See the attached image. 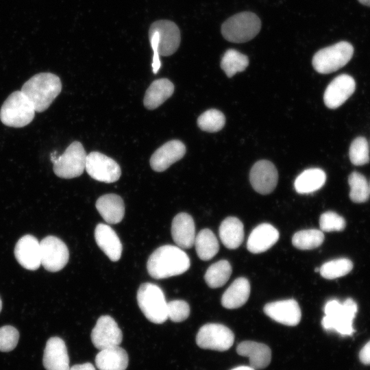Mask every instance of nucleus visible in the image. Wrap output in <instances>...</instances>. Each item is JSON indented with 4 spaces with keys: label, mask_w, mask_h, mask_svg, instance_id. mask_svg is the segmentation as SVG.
<instances>
[{
    "label": "nucleus",
    "mask_w": 370,
    "mask_h": 370,
    "mask_svg": "<svg viewBox=\"0 0 370 370\" xmlns=\"http://www.w3.org/2000/svg\"><path fill=\"white\" fill-rule=\"evenodd\" d=\"M357 304L352 298L343 304L336 299L329 300L325 305V316L321 325L326 331H335L340 335L351 336L354 332L353 320L357 312Z\"/></svg>",
    "instance_id": "obj_4"
},
{
    "label": "nucleus",
    "mask_w": 370,
    "mask_h": 370,
    "mask_svg": "<svg viewBox=\"0 0 370 370\" xmlns=\"http://www.w3.org/2000/svg\"><path fill=\"white\" fill-rule=\"evenodd\" d=\"M186 153L184 144L179 140H171L155 151L150 158L151 169L162 172L172 164L182 159Z\"/></svg>",
    "instance_id": "obj_17"
},
{
    "label": "nucleus",
    "mask_w": 370,
    "mask_h": 370,
    "mask_svg": "<svg viewBox=\"0 0 370 370\" xmlns=\"http://www.w3.org/2000/svg\"><path fill=\"white\" fill-rule=\"evenodd\" d=\"M35 109L21 90L12 92L0 109V120L5 125L23 127L34 119Z\"/></svg>",
    "instance_id": "obj_5"
},
{
    "label": "nucleus",
    "mask_w": 370,
    "mask_h": 370,
    "mask_svg": "<svg viewBox=\"0 0 370 370\" xmlns=\"http://www.w3.org/2000/svg\"><path fill=\"white\" fill-rule=\"evenodd\" d=\"M194 245L197 256L202 260L212 259L219 249L218 240L210 229L201 230L196 235Z\"/></svg>",
    "instance_id": "obj_30"
},
{
    "label": "nucleus",
    "mask_w": 370,
    "mask_h": 370,
    "mask_svg": "<svg viewBox=\"0 0 370 370\" xmlns=\"http://www.w3.org/2000/svg\"><path fill=\"white\" fill-rule=\"evenodd\" d=\"M279 232L269 223H261L250 233L247 243V249L254 254L264 252L279 239Z\"/></svg>",
    "instance_id": "obj_21"
},
{
    "label": "nucleus",
    "mask_w": 370,
    "mask_h": 370,
    "mask_svg": "<svg viewBox=\"0 0 370 370\" xmlns=\"http://www.w3.org/2000/svg\"><path fill=\"white\" fill-rule=\"evenodd\" d=\"M128 361L126 351L119 345L101 349L95 359L99 370H125Z\"/></svg>",
    "instance_id": "obj_25"
},
{
    "label": "nucleus",
    "mask_w": 370,
    "mask_h": 370,
    "mask_svg": "<svg viewBox=\"0 0 370 370\" xmlns=\"http://www.w3.org/2000/svg\"><path fill=\"white\" fill-rule=\"evenodd\" d=\"M95 206L102 218L110 224L119 223L125 214L123 200L116 194L110 193L101 196L97 199Z\"/></svg>",
    "instance_id": "obj_24"
},
{
    "label": "nucleus",
    "mask_w": 370,
    "mask_h": 370,
    "mask_svg": "<svg viewBox=\"0 0 370 370\" xmlns=\"http://www.w3.org/2000/svg\"><path fill=\"white\" fill-rule=\"evenodd\" d=\"M261 21L251 12H243L227 18L221 26V34L230 42L241 43L254 38L260 32Z\"/></svg>",
    "instance_id": "obj_8"
},
{
    "label": "nucleus",
    "mask_w": 370,
    "mask_h": 370,
    "mask_svg": "<svg viewBox=\"0 0 370 370\" xmlns=\"http://www.w3.org/2000/svg\"><path fill=\"white\" fill-rule=\"evenodd\" d=\"M190 265L188 256L180 247L165 245L150 255L147 269L153 278L164 279L184 273Z\"/></svg>",
    "instance_id": "obj_1"
},
{
    "label": "nucleus",
    "mask_w": 370,
    "mask_h": 370,
    "mask_svg": "<svg viewBox=\"0 0 370 370\" xmlns=\"http://www.w3.org/2000/svg\"><path fill=\"white\" fill-rule=\"evenodd\" d=\"M69 370H96L95 367L90 362L75 365L70 367Z\"/></svg>",
    "instance_id": "obj_42"
},
{
    "label": "nucleus",
    "mask_w": 370,
    "mask_h": 370,
    "mask_svg": "<svg viewBox=\"0 0 370 370\" xmlns=\"http://www.w3.org/2000/svg\"><path fill=\"white\" fill-rule=\"evenodd\" d=\"M350 186L349 198L355 203H363L369 197V186L365 177L361 173L354 171L348 178Z\"/></svg>",
    "instance_id": "obj_34"
},
{
    "label": "nucleus",
    "mask_w": 370,
    "mask_h": 370,
    "mask_svg": "<svg viewBox=\"0 0 370 370\" xmlns=\"http://www.w3.org/2000/svg\"><path fill=\"white\" fill-rule=\"evenodd\" d=\"M236 352L240 356L247 357L250 367L255 370L266 368L271 360V349L264 343L243 341L238 345Z\"/></svg>",
    "instance_id": "obj_23"
},
{
    "label": "nucleus",
    "mask_w": 370,
    "mask_h": 370,
    "mask_svg": "<svg viewBox=\"0 0 370 370\" xmlns=\"http://www.w3.org/2000/svg\"><path fill=\"white\" fill-rule=\"evenodd\" d=\"M353 54L354 47L352 44L341 41L319 50L314 55L312 64L317 72L328 74L347 64Z\"/></svg>",
    "instance_id": "obj_9"
},
{
    "label": "nucleus",
    "mask_w": 370,
    "mask_h": 370,
    "mask_svg": "<svg viewBox=\"0 0 370 370\" xmlns=\"http://www.w3.org/2000/svg\"><path fill=\"white\" fill-rule=\"evenodd\" d=\"M40 262L50 272H57L67 264L69 251L66 244L59 238L47 236L40 242Z\"/></svg>",
    "instance_id": "obj_11"
},
{
    "label": "nucleus",
    "mask_w": 370,
    "mask_h": 370,
    "mask_svg": "<svg viewBox=\"0 0 370 370\" xmlns=\"http://www.w3.org/2000/svg\"><path fill=\"white\" fill-rule=\"evenodd\" d=\"M1 308H2V301H1V299H0V312L1 310Z\"/></svg>",
    "instance_id": "obj_45"
},
{
    "label": "nucleus",
    "mask_w": 370,
    "mask_h": 370,
    "mask_svg": "<svg viewBox=\"0 0 370 370\" xmlns=\"http://www.w3.org/2000/svg\"><path fill=\"white\" fill-rule=\"evenodd\" d=\"M231 370H255V369L251 368L250 366H239Z\"/></svg>",
    "instance_id": "obj_43"
},
{
    "label": "nucleus",
    "mask_w": 370,
    "mask_h": 370,
    "mask_svg": "<svg viewBox=\"0 0 370 370\" xmlns=\"http://www.w3.org/2000/svg\"><path fill=\"white\" fill-rule=\"evenodd\" d=\"M86 152L79 141H74L64 152L58 156L55 151L51 154L54 173L60 178L71 179L80 176L86 167Z\"/></svg>",
    "instance_id": "obj_7"
},
{
    "label": "nucleus",
    "mask_w": 370,
    "mask_h": 370,
    "mask_svg": "<svg viewBox=\"0 0 370 370\" xmlns=\"http://www.w3.org/2000/svg\"><path fill=\"white\" fill-rule=\"evenodd\" d=\"M326 175L319 168L304 170L295 179L294 186L299 194H308L320 189L325 184Z\"/></svg>",
    "instance_id": "obj_29"
},
{
    "label": "nucleus",
    "mask_w": 370,
    "mask_h": 370,
    "mask_svg": "<svg viewBox=\"0 0 370 370\" xmlns=\"http://www.w3.org/2000/svg\"><path fill=\"white\" fill-rule=\"evenodd\" d=\"M19 332L12 325H4L0 328V351L8 352L17 345Z\"/></svg>",
    "instance_id": "obj_40"
},
{
    "label": "nucleus",
    "mask_w": 370,
    "mask_h": 370,
    "mask_svg": "<svg viewBox=\"0 0 370 370\" xmlns=\"http://www.w3.org/2000/svg\"><path fill=\"white\" fill-rule=\"evenodd\" d=\"M263 310L271 319L285 325L295 326L301 321V309L297 301L293 299L268 303Z\"/></svg>",
    "instance_id": "obj_16"
},
{
    "label": "nucleus",
    "mask_w": 370,
    "mask_h": 370,
    "mask_svg": "<svg viewBox=\"0 0 370 370\" xmlns=\"http://www.w3.org/2000/svg\"><path fill=\"white\" fill-rule=\"evenodd\" d=\"M190 314L188 304L181 299H175L167 302L168 318L175 323L186 320Z\"/></svg>",
    "instance_id": "obj_39"
},
{
    "label": "nucleus",
    "mask_w": 370,
    "mask_h": 370,
    "mask_svg": "<svg viewBox=\"0 0 370 370\" xmlns=\"http://www.w3.org/2000/svg\"><path fill=\"white\" fill-rule=\"evenodd\" d=\"M324 241V234L317 229L303 230L296 232L292 238V244L299 249L309 250L319 247Z\"/></svg>",
    "instance_id": "obj_33"
},
{
    "label": "nucleus",
    "mask_w": 370,
    "mask_h": 370,
    "mask_svg": "<svg viewBox=\"0 0 370 370\" xmlns=\"http://www.w3.org/2000/svg\"><path fill=\"white\" fill-rule=\"evenodd\" d=\"M136 297L140 309L149 321L161 324L168 319L167 302L158 286L150 282L142 284Z\"/></svg>",
    "instance_id": "obj_6"
},
{
    "label": "nucleus",
    "mask_w": 370,
    "mask_h": 370,
    "mask_svg": "<svg viewBox=\"0 0 370 370\" xmlns=\"http://www.w3.org/2000/svg\"><path fill=\"white\" fill-rule=\"evenodd\" d=\"M232 273V267L226 260L211 264L207 269L204 279L208 286L216 288L223 286Z\"/></svg>",
    "instance_id": "obj_31"
},
{
    "label": "nucleus",
    "mask_w": 370,
    "mask_h": 370,
    "mask_svg": "<svg viewBox=\"0 0 370 370\" xmlns=\"http://www.w3.org/2000/svg\"><path fill=\"white\" fill-rule=\"evenodd\" d=\"M349 159L356 166L364 165L369 162V150L365 138L359 136L355 138L349 147Z\"/></svg>",
    "instance_id": "obj_37"
},
{
    "label": "nucleus",
    "mask_w": 370,
    "mask_h": 370,
    "mask_svg": "<svg viewBox=\"0 0 370 370\" xmlns=\"http://www.w3.org/2000/svg\"><path fill=\"white\" fill-rule=\"evenodd\" d=\"M171 235L173 241L179 247H192L196 236L193 217L186 212L175 215L171 223Z\"/></svg>",
    "instance_id": "obj_20"
},
{
    "label": "nucleus",
    "mask_w": 370,
    "mask_h": 370,
    "mask_svg": "<svg viewBox=\"0 0 370 370\" xmlns=\"http://www.w3.org/2000/svg\"><path fill=\"white\" fill-rule=\"evenodd\" d=\"M42 364L46 370H69V357L64 341L60 337L48 339L44 350Z\"/></svg>",
    "instance_id": "obj_19"
},
{
    "label": "nucleus",
    "mask_w": 370,
    "mask_h": 370,
    "mask_svg": "<svg viewBox=\"0 0 370 370\" xmlns=\"http://www.w3.org/2000/svg\"><path fill=\"white\" fill-rule=\"evenodd\" d=\"M174 85L166 78L153 81L147 89L143 103L146 108L153 110L162 105L173 93Z\"/></svg>",
    "instance_id": "obj_26"
},
{
    "label": "nucleus",
    "mask_w": 370,
    "mask_h": 370,
    "mask_svg": "<svg viewBox=\"0 0 370 370\" xmlns=\"http://www.w3.org/2000/svg\"><path fill=\"white\" fill-rule=\"evenodd\" d=\"M249 180L256 192L262 195L269 194L275 188L278 184L277 169L270 161L259 160L251 169Z\"/></svg>",
    "instance_id": "obj_14"
},
{
    "label": "nucleus",
    "mask_w": 370,
    "mask_h": 370,
    "mask_svg": "<svg viewBox=\"0 0 370 370\" xmlns=\"http://www.w3.org/2000/svg\"><path fill=\"white\" fill-rule=\"evenodd\" d=\"M360 361L365 365H370V341H369L359 352Z\"/></svg>",
    "instance_id": "obj_41"
},
{
    "label": "nucleus",
    "mask_w": 370,
    "mask_h": 370,
    "mask_svg": "<svg viewBox=\"0 0 370 370\" xmlns=\"http://www.w3.org/2000/svg\"><path fill=\"white\" fill-rule=\"evenodd\" d=\"M222 243L228 249L238 248L244 239L243 223L235 217H229L221 223L219 230Z\"/></svg>",
    "instance_id": "obj_28"
},
{
    "label": "nucleus",
    "mask_w": 370,
    "mask_h": 370,
    "mask_svg": "<svg viewBox=\"0 0 370 370\" xmlns=\"http://www.w3.org/2000/svg\"><path fill=\"white\" fill-rule=\"evenodd\" d=\"M356 88L354 79L349 75L341 74L336 77L327 86L323 101L330 109L341 106L354 93Z\"/></svg>",
    "instance_id": "obj_15"
},
{
    "label": "nucleus",
    "mask_w": 370,
    "mask_h": 370,
    "mask_svg": "<svg viewBox=\"0 0 370 370\" xmlns=\"http://www.w3.org/2000/svg\"><path fill=\"white\" fill-rule=\"evenodd\" d=\"M250 294V284L247 279H236L223 294L222 306L228 309L238 308L247 301Z\"/></svg>",
    "instance_id": "obj_27"
},
{
    "label": "nucleus",
    "mask_w": 370,
    "mask_h": 370,
    "mask_svg": "<svg viewBox=\"0 0 370 370\" xmlns=\"http://www.w3.org/2000/svg\"><path fill=\"white\" fill-rule=\"evenodd\" d=\"M353 268L352 262L347 258H338L325 262L320 268L321 275L328 280L347 275Z\"/></svg>",
    "instance_id": "obj_35"
},
{
    "label": "nucleus",
    "mask_w": 370,
    "mask_h": 370,
    "mask_svg": "<svg viewBox=\"0 0 370 370\" xmlns=\"http://www.w3.org/2000/svg\"><path fill=\"white\" fill-rule=\"evenodd\" d=\"M345 225L344 218L333 211L323 212L319 218V226L322 232L342 231Z\"/></svg>",
    "instance_id": "obj_38"
},
{
    "label": "nucleus",
    "mask_w": 370,
    "mask_h": 370,
    "mask_svg": "<svg viewBox=\"0 0 370 370\" xmlns=\"http://www.w3.org/2000/svg\"><path fill=\"white\" fill-rule=\"evenodd\" d=\"M319 271V268H317V267L315 268V269H314V271H315V272H317V271Z\"/></svg>",
    "instance_id": "obj_46"
},
{
    "label": "nucleus",
    "mask_w": 370,
    "mask_h": 370,
    "mask_svg": "<svg viewBox=\"0 0 370 370\" xmlns=\"http://www.w3.org/2000/svg\"><path fill=\"white\" fill-rule=\"evenodd\" d=\"M149 38L153 51V72L156 74L161 66L160 56H171L179 48L181 41L180 31L174 22L159 20L151 25Z\"/></svg>",
    "instance_id": "obj_2"
},
{
    "label": "nucleus",
    "mask_w": 370,
    "mask_h": 370,
    "mask_svg": "<svg viewBox=\"0 0 370 370\" xmlns=\"http://www.w3.org/2000/svg\"><path fill=\"white\" fill-rule=\"evenodd\" d=\"M14 256L23 268L30 271L38 269L41 264L40 242L30 234L22 236L15 245Z\"/></svg>",
    "instance_id": "obj_18"
},
{
    "label": "nucleus",
    "mask_w": 370,
    "mask_h": 370,
    "mask_svg": "<svg viewBox=\"0 0 370 370\" xmlns=\"http://www.w3.org/2000/svg\"><path fill=\"white\" fill-rule=\"evenodd\" d=\"M95 239L99 247L113 262L118 261L122 253V244L115 231L108 225L99 223L95 230Z\"/></svg>",
    "instance_id": "obj_22"
},
{
    "label": "nucleus",
    "mask_w": 370,
    "mask_h": 370,
    "mask_svg": "<svg viewBox=\"0 0 370 370\" xmlns=\"http://www.w3.org/2000/svg\"><path fill=\"white\" fill-rule=\"evenodd\" d=\"M225 123L224 114L216 109H210L197 119L199 127L206 132H216L221 130Z\"/></svg>",
    "instance_id": "obj_36"
},
{
    "label": "nucleus",
    "mask_w": 370,
    "mask_h": 370,
    "mask_svg": "<svg viewBox=\"0 0 370 370\" xmlns=\"http://www.w3.org/2000/svg\"><path fill=\"white\" fill-rule=\"evenodd\" d=\"M85 170L94 180L105 183L114 182L121 175L119 164L99 151H92L87 155Z\"/></svg>",
    "instance_id": "obj_12"
},
{
    "label": "nucleus",
    "mask_w": 370,
    "mask_h": 370,
    "mask_svg": "<svg viewBox=\"0 0 370 370\" xmlns=\"http://www.w3.org/2000/svg\"><path fill=\"white\" fill-rule=\"evenodd\" d=\"M62 90L58 76L51 73H40L23 85L21 91L31 101L35 111H45Z\"/></svg>",
    "instance_id": "obj_3"
},
{
    "label": "nucleus",
    "mask_w": 370,
    "mask_h": 370,
    "mask_svg": "<svg viewBox=\"0 0 370 370\" xmlns=\"http://www.w3.org/2000/svg\"><path fill=\"white\" fill-rule=\"evenodd\" d=\"M234 334L227 326L219 323H207L199 330L196 336L197 345L206 349L223 352L233 345Z\"/></svg>",
    "instance_id": "obj_10"
},
{
    "label": "nucleus",
    "mask_w": 370,
    "mask_h": 370,
    "mask_svg": "<svg viewBox=\"0 0 370 370\" xmlns=\"http://www.w3.org/2000/svg\"><path fill=\"white\" fill-rule=\"evenodd\" d=\"M361 4L370 7V0H358Z\"/></svg>",
    "instance_id": "obj_44"
},
{
    "label": "nucleus",
    "mask_w": 370,
    "mask_h": 370,
    "mask_svg": "<svg viewBox=\"0 0 370 370\" xmlns=\"http://www.w3.org/2000/svg\"><path fill=\"white\" fill-rule=\"evenodd\" d=\"M248 64L247 56L232 49L225 52L221 61V67L228 77L243 71Z\"/></svg>",
    "instance_id": "obj_32"
},
{
    "label": "nucleus",
    "mask_w": 370,
    "mask_h": 370,
    "mask_svg": "<svg viewBox=\"0 0 370 370\" xmlns=\"http://www.w3.org/2000/svg\"><path fill=\"white\" fill-rule=\"evenodd\" d=\"M122 338L121 330L109 315L101 316L91 332L92 343L99 350L119 345Z\"/></svg>",
    "instance_id": "obj_13"
},
{
    "label": "nucleus",
    "mask_w": 370,
    "mask_h": 370,
    "mask_svg": "<svg viewBox=\"0 0 370 370\" xmlns=\"http://www.w3.org/2000/svg\"><path fill=\"white\" fill-rule=\"evenodd\" d=\"M369 192H370V185H369Z\"/></svg>",
    "instance_id": "obj_47"
}]
</instances>
